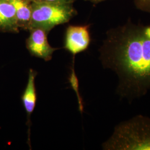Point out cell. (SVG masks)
Here are the masks:
<instances>
[{"label":"cell","mask_w":150,"mask_h":150,"mask_svg":"<svg viewBox=\"0 0 150 150\" xmlns=\"http://www.w3.org/2000/svg\"><path fill=\"white\" fill-rule=\"evenodd\" d=\"M105 69L118 77L116 93L131 103L150 90V22L130 20L110 29L99 50Z\"/></svg>","instance_id":"1"},{"label":"cell","mask_w":150,"mask_h":150,"mask_svg":"<svg viewBox=\"0 0 150 150\" xmlns=\"http://www.w3.org/2000/svg\"><path fill=\"white\" fill-rule=\"evenodd\" d=\"M106 150H150V118L137 115L115 127L102 145Z\"/></svg>","instance_id":"2"},{"label":"cell","mask_w":150,"mask_h":150,"mask_svg":"<svg viewBox=\"0 0 150 150\" xmlns=\"http://www.w3.org/2000/svg\"><path fill=\"white\" fill-rule=\"evenodd\" d=\"M31 7L30 30L39 28L48 32L55 26L69 21L76 13L72 4L33 1Z\"/></svg>","instance_id":"3"},{"label":"cell","mask_w":150,"mask_h":150,"mask_svg":"<svg viewBox=\"0 0 150 150\" xmlns=\"http://www.w3.org/2000/svg\"><path fill=\"white\" fill-rule=\"evenodd\" d=\"M90 26H69L64 39V48L73 55L86 51L91 43Z\"/></svg>","instance_id":"4"},{"label":"cell","mask_w":150,"mask_h":150,"mask_svg":"<svg viewBox=\"0 0 150 150\" xmlns=\"http://www.w3.org/2000/svg\"><path fill=\"white\" fill-rule=\"evenodd\" d=\"M29 31L30 35L26 43L30 54L45 61L52 59V54L57 48L51 47L48 43L47 35L48 32L39 28H32Z\"/></svg>","instance_id":"5"},{"label":"cell","mask_w":150,"mask_h":150,"mask_svg":"<svg viewBox=\"0 0 150 150\" xmlns=\"http://www.w3.org/2000/svg\"><path fill=\"white\" fill-rule=\"evenodd\" d=\"M19 29L14 6L9 0H0V31L18 33Z\"/></svg>","instance_id":"6"},{"label":"cell","mask_w":150,"mask_h":150,"mask_svg":"<svg viewBox=\"0 0 150 150\" xmlns=\"http://www.w3.org/2000/svg\"><path fill=\"white\" fill-rule=\"evenodd\" d=\"M37 75L38 72L32 69H30L27 85L21 96L22 104L27 113V122L29 127L30 126V116L35 110L38 100L35 85V79Z\"/></svg>","instance_id":"7"},{"label":"cell","mask_w":150,"mask_h":150,"mask_svg":"<svg viewBox=\"0 0 150 150\" xmlns=\"http://www.w3.org/2000/svg\"><path fill=\"white\" fill-rule=\"evenodd\" d=\"M16 10L19 28L30 30L32 16L31 1L29 0H9Z\"/></svg>","instance_id":"8"},{"label":"cell","mask_w":150,"mask_h":150,"mask_svg":"<svg viewBox=\"0 0 150 150\" xmlns=\"http://www.w3.org/2000/svg\"><path fill=\"white\" fill-rule=\"evenodd\" d=\"M134 4L137 9L150 13V0H134Z\"/></svg>","instance_id":"9"},{"label":"cell","mask_w":150,"mask_h":150,"mask_svg":"<svg viewBox=\"0 0 150 150\" xmlns=\"http://www.w3.org/2000/svg\"><path fill=\"white\" fill-rule=\"evenodd\" d=\"M40 1H45L54 3H59V4H72L75 0H35Z\"/></svg>","instance_id":"10"},{"label":"cell","mask_w":150,"mask_h":150,"mask_svg":"<svg viewBox=\"0 0 150 150\" xmlns=\"http://www.w3.org/2000/svg\"><path fill=\"white\" fill-rule=\"evenodd\" d=\"M85 1H90V2H91L92 3H93V4H98V3H100L101 2L105 1H107V0H85Z\"/></svg>","instance_id":"11"},{"label":"cell","mask_w":150,"mask_h":150,"mask_svg":"<svg viewBox=\"0 0 150 150\" xmlns=\"http://www.w3.org/2000/svg\"><path fill=\"white\" fill-rule=\"evenodd\" d=\"M29 1H30L32 2V1H35V0H29Z\"/></svg>","instance_id":"12"}]
</instances>
